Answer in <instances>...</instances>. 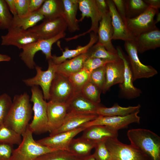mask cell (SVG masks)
<instances>
[{
	"mask_svg": "<svg viewBox=\"0 0 160 160\" xmlns=\"http://www.w3.org/2000/svg\"><path fill=\"white\" fill-rule=\"evenodd\" d=\"M30 102L26 92L15 95L4 123L21 135L32 118L33 110Z\"/></svg>",
	"mask_w": 160,
	"mask_h": 160,
	"instance_id": "cell-1",
	"label": "cell"
},
{
	"mask_svg": "<svg viewBox=\"0 0 160 160\" xmlns=\"http://www.w3.org/2000/svg\"><path fill=\"white\" fill-rule=\"evenodd\" d=\"M127 136L130 144L150 156L153 160H160V137L148 129L129 130Z\"/></svg>",
	"mask_w": 160,
	"mask_h": 160,
	"instance_id": "cell-2",
	"label": "cell"
},
{
	"mask_svg": "<svg viewBox=\"0 0 160 160\" xmlns=\"http://www.w3.org/2000/svg\"><path fill=\"white\" fill-rule=\"evenodd\" d=\"M28 125L22 135V141L14 149L10 160H35L39 157L56 150L42 145L35 140Z\"/></svg>",
	"mask_w": 160,
	"mask_h": 160,
	"instance_id": "cell-3",
	"label": "cell"
},
{
	"mask_svg": "<svg viewBox=\"0 0 160 160\" xmlns=\"http://www.w3.org/2000/svg\"><path fill=\"white\" fill-rule=\"evenodd\" d=\"M30 100L33 103V116L28 127L33 133L40 134L48 132L47 103L38 86L31 87Z\"/></svg>",
	"mask_w": 160,
	"mask_h": 160,
	"instance_id": "cell-4",
	"label": "cell"
},
{
	"mask_svg": "<svg viewBox=\"0 0 160 160\" xmlns=\"http://www.w3.org/2000/svg\"><path fill=\"white\" fill-rule=\"evenodd\" d=\"M66 34L65 32L61 33L56 36L48 39H39L25 46L23 51L19 55L21 59L26 65L30 69H33L36 66L34 60L35 54L41 51L45 56L47 60L51 59V50L53 44L59 39L64 38Z\"/></svg>",
	"mask_w": 160,
	"mask_h": 160,
	"instance_id": "cell-5",
	"label": "cell"
},
{
	"mask_svg": "<svg viewBox=\"0 0 160 160\" xmlns=\"http://www.w3.org/2000/svg\"><path fill=\"white\" fill-rule=\"evenodd\" d=\"M105 144L110 153V160H153L142 150L130 144H124L117 138L107 139Z\"/></svg>",
	"mask_w": 160,
	"mask_h": 160,
	"instance_id": "cell-6",
	"label": "cell"
},
{
	"mask_svg": "<svg viewBox=\"0 0 160 160\" xmlns=\"http://www.w3.org/2000/svg\"><path fill=\"white\" fill-rule=\"evenodd\" d=\"M124 42V47L128 55L133 81L140 79L150 78L157 74V70L152 66L145 65L141 62L134 40Z\"/></svg>",
	"mask_w": 160,
	"mask_h": 160,
	"instance_id": "cell-7",
	"label": "cell"
},
{
	"mask_svg": "<svg viewBox=\"0 0 160 160\" xmlns=\"http://www.w3.org/2000/svg\"><path fill=\"white\" fill-rule=\"evenodd\" d=\"M76 94L68 77L56 72L50 87L49 100L67 103Z\"/></svg>",
	"mask_w": 160,
	"mask_h": 160,
	"instance_id": "cell-8",
	"label": "cell"
},
{
	"mask_svg": "<svg viewBox=\"0 0 160 160\" xmlns=\"http://www.w3.org/2000/svg\"><path fill=\"white\" fill-rule=\"evenodd\" d=\"M159 9L148 7L137 17L127 19L126 26L135 37L139 34L156 27L154 17L158 12Z\"/></svg>",
	"mask_w": 160,
	"mask_h": 160,
	"instance_id": "cell-9",
	"label": "cell"
},
{
	"mask_svg": "<svg viewBox=\"0 0 160 160\" xmlns=\"http://www.w3.org/2000/svg\"><path fill=\"white\" fill-rule=\"evenodd\" d=\"M48 67L46 71H43L41 67L36 65L35 67L36 72V76L33 78L23 81L28 86L39 85L42 90L44 100H49L50 87L56 73V65L53 62L51 59L48 60Z\"/></svg>",
	"mask_w": 160,
	"mask_h": 160,
	"instance_id": "cell-10",
	"label": "cell"
},
{
	"mask_svg": "<svg viewBox=\"0 0 160 160\" xmlns=\"http://www.w3.org/2000/svg\"><path fill=\"white\" fill-rule=\"evenodd\" d=\"M78 3L79 9L81 13L79 22L82 21L86 17H89L91 20V26L85 32L65 39L67 41L76 39L91 32L97 34L99 23L102 16L97 8L95 0H78Z\"/></svg>",
	"mask_w": 160,
	"mask_h": 160,
	"instance_id": "cell-11",
	"label": "cell"
},
{
	"mask_svg": "<svg viewBox=\"0 0 160 160\" xmlns=\"http://www.w3.org/2000/svg\"><path fill=\"white\" fill-rule=\"evenodd\" d=\"M67 25L62 17L53 19L44 18L43 22L29 29L39 39L53 38L61 32H65Z\"/></svg>",
	"mask_w": 160,
	"mask_h": 160,
	"instance_id": "cell-12",
	"label": "cell"
},
{
	"mask_svg": "<svg viewBox=\"0 0 160 160\" xmlns=\"http://www.w3.org/2000/svg\"><path fill=\"white\" fill-rule=\"evenodd\" d=\"M139 112L123 116H98L95 119L85 123L82 127L87 128L94 125H105L118 131L127 128L132 123H139L140 117L138 115Z\"/></svg>",
	"mask_w": 160,
	"mask_h": 160,
	"instance_id": "cell-13",
	"label": "cell"
},
{
	"mask_svg": "<svg viewBox=\"0 0 160 160\" xmlns=\"http://www.w3.org/2000/svg\"><path fill=\"white\" fill-rule=\"evenodd\" d=\"M7 30V33L1 36L2 45H13L22 49L26 45L39 40L28 29L12 26Z\"/></svg>",
	"mask_w": 160,
	"mask_h": 160,
	"instance_id": "cell-14",
	"label": "cell"
},
{
	"mask_svg": "<svg viewBox=\"0 0 160 160\" xmlns=\"http://www.w3.org/2000/svg\"><path fill=\"white\" fill-rule=\"evenodd\" d=\"M82 127L39 139V144L56 150L69 151L70 144L74 137L86 129Z\"/></svg>",
	"mask_w": 160,
	"mask_h": 160,
	"instance_id": "cell-15",
	"label": "cell"
},
{
	"mask_svg": "<svg viewBox=\"0 0 160 160\" xmlns=\"http://www.w3.org/2000/svg\"><path fill=\"white\" fill-rule=\"evenodd\" d=\"M68 104L49 100L47 103L48 130L50 133L63 124L67 113Z\"/></svg>",
	"mask_w": 160,
	"mask_h": 160,
	"instance_id": "cell-16",
	"label": "cell"
},
{
	"mask_svg": "<svg viewBox=\"0 0 160 160\" xmlns=\"http://www.w3.org/2000/svg\"><path fill=\"white\" fill-rule=\"evenodd\" d=\"M116 49L117 54L123 60L124 65L123 80L119 84L121 92L124 96L128 99L137 97L140 95L142 92L133 85L132 74L129 62L121 48L118 47Z\"/></svg>",
	"mask_w": 160,
	"mask_h": 160,
	"instance_id": "cell-17",
	"label": "cell"
},
{
	"mask_svg": "<svg viewBox=\"0 0 160 160\" xmlns=\"http://www.w3.org/2000/svg\"><path fill=\"white\" fill-rule=\"evenodd\" d=\"M110 13L113 29L112 40H121L124 41L133 40L135 37L127 28L126 25L118 12L112 0H106Z\"/></svg>",
	"mask_w": 160,
	"mask_h": 160,
	"instance_id": "cell-18",
	"label": "cell"
},
{
	"mask_svg": "<svg viewBox=\"0 0 160 160\" xmlns=\"http://www.w3.org/2000/svg\"><path fill=\"white\" fill-rule=\"evenodd\" d=\"M113 33L111 17L109 11L102 15L97 31L98 39L97 43L104 46L108 51L117 54L116 49L114 47L111 41Z\"/></svg>",
	"mask_w": 160,
	"mask_h": 160,
	"instance_id": "cell-19",
	"label": "cell"
},
{
	"mask_svg": "<svg viewBox=\"0 0 160 160\" xmlns=\"http://www.w3.org/2000/svg\"><path fill=\"white\" fill-rule=\"evenodd\" d=\"M105 83L102 92L105 93L113 86L121 84L123 80L124 65L121 59L109 62L105 66Z\"/></svg>",
	"mask_w": 160,
	"mask_h": 160,
	"instance_id": "cell-20",
	"label": "cell"
},
{
	"mask_svg": "<svg viewBox=\"0 0 160 160\" xmlns=\"http://www.w3.org/2000/svg\"><path fill=\"white\" fill-rule=\"evenodd\" d=\"M96 114H81L67 113L63 122L57 129L50 133L49 136L71 131L81 127L85 123L97 118Z\"/></svg>",
	"mask_w": 160,
	"mask_h": 160,
	"instance_id": "cell-21",
	"label": "cell"
},
{
	"mask_svg": "<svg viewBox=\"0 0 160 160\" xmlns=\"http://www.w3.org/2000/svg\"><path fill=\"white\" fill-rule=\"evenodd\" d=\"M134 41L138 52L140 53L159 48L160 47V31L156 27L135 37Z\"/></svg>",
	"mask_w": 160,
	"mask_h": 160,
	"instance_id": "cell-22",
	"label": "cell"
},
{
	"mask_svg": "<svg viewBox=\"0 0 160 160\" xmlns=\"http://www.w3.org/2000/svg\"><path fill=\"white\" fill-rule=\"evenodd\" d=\"M68 104L67 113L81 114H96L100 105L93 103L86 98L81 93L76 94Z\"/></svg>",
	"mask_w": 160,
	"mask_h": 160,
	"instance_id": "cell-23",
	"label": "cell"
},
{
	"mask_svg": "<svg viewBox=\"0 0 160 160\" xmlns=\"http://www.w3.org/2000/svg\"><path fill=\"white\" fill-rule=\"evenodd\" d=\"M118 130L110 127L101 125L92 126L84 131L81 137L97 143L111 138H117Z\"/></svg>",
	"mask_w": 160,
	"mask_h": 160,
	"instance_id": "cell-24",
	"label": "cell"
},
{
	"mask_svg": "<svg viewBox=\"0 0 160 160\" xmlns=\"http://www.w3.org/2000/svg\"><path fill=\"white\" fill-rule=\"evenodd\" d=\"M90 40L86 45L82 46H79L74 49H69L68 47L65 49V50L62 52V54L59 56L54 55L52 56L51 59L55 64H60L67 59H71L81 54L86 53L89 49L95 44L97 43L98 39L97 34L93 32L90 33Z\"/></svg>",
	"mask_w": 160,
	"mask_h": 160,
	"instance_id": "cell-25",
	"label": "cell"
},
{
	"mask_svg": "<svg viewBox=\"0 0 160 160\" xmlns=\"http://www.w3.org/2000/svg\"><path fill=\"white\" fill-rule=\"evenodd\" d=\"M63 11L62 17L71 33L79 30L76 16L79 8L78 0H62Z\"/></svg>",
	"mask_w": 160,
	"mask_h": 160,
	"instance_id": "cell-26",
	"label": "cell"
},
{
	"mask_svg": "<svg viewBox=\"0 0 160 160\" xmlns=\"http://www.w3.org/2000/svg\"><path fill=\"white\" fill-rule=\"evenodd\" d=\"M87 57L85 53L66 60L56 65V72L69 77L84 68V63Z\"/></svg>",
	"mask_w": 160,
	"mask_h": 160,
	"instance_id": "cell-27",
	"label": "cell"
},
{
	"mask_svg": "<svg viewBox=\"0 0 160 160\" xmlns=\"http://www.w3.org/2000/svg\"><path fill=\"white\" fill-rule=\"evenodd\" d=\"M140 104L135 106L122 107L115 103L109 108L100 106L96 110V114L98 116H123L140 111Z\"/></svg>",
	"mask_w": 160,
	"mask_h": 160,
	"instance_id": "cell-28",
	"label": "cell"
},
{
	"mask_svg": "<svg viewBox=\"0 0 160 160\" xmlns=\"http://www.w3.org/2000/svg\"><path fill=\"white\" fill-rule=\"evenodd\" d=\"M97 143L81 137L73 139L70 144L69 151L78 158L85 156L90 154Z\"/></svg>",
	"mask_w": 160,
	"mask_h": 160,
	"instance_id": "cell-29",
	"label": "cell"
},
{
	"mask_svg": "<svg viewBox=\"0 0 160 160\" xmlns=\"http://www.w3.org/2000/svg\"><path fill=\"white\" fill-rule=\"evenodd\" d=\"M37 11L44 17V18L62 17L63 11L62 0H45Z\"/></svg>",
	"mask_w": 160,
	"mask_h": 160,
	"instance_id": "cell-30",
	"label": "cell"
},
{
	"mask_svg": "<svg viewBox=\"0 0 160 160\" xmlns=\"http://www.w3.org/2000/svg\"><path fill=\"white\" fill-rule=\"evenodd\" d=\"M44 18V17L38 11L30 12L28 15L23 17H19L17 15L13 16L12 26L28 30L36 26L38 22L43 20Z\"/></svg>",
	"mask_w": 160,
	"mask_h": 160,
	"instance_id": "cell-31",
	"label": "cell"
},
{
	"mask_svg": "<svg viewBox=\"0 0 160 160\" xmlns=\"http://www.w3.org/2000/svg\"><path fill=\"white\" fill-rule=\"evenodd\" d=\"M85 54L87 58H98L110 61H116L120 59L117 54L108 51L104 46L97 42L92 46Z\"/></svg>",
	"mask_w": 160,
	"mask_h": 160,
	"instance_id": "cell-32",
	"label": "cell"
},
{
	"mask_svg": "<svg viewBox=\"0 0 160 160\" xmlns=\"http://www.w3.org/2000/svg\"><path fill=\"white\" fill-rule=\"evenodd\" d=\"M22 135L4 123L0 125V143L19 145Z\"/></svg>",
	"mask_w": 160,
	"mask_h": 160,
	"instance_id": "cell-33",
	"label": "cell"
},
{
	"mask_svg": "<svg viewBox=\"0 0 160 160\" xmlns=\"http://www.w3.org/2000/svg\"><path fill=\"white\" fill-rule=\"evenodd\" d=\"M125 6L127 19L137 17L148 7L143 0H125Z\"/></svg>",
	"mask_w": 160,
	"mask_h": 160,
	"instance_id": "cell-34",
	"label": "cell"
},
{
	"mask_svg": "<svg viewBox=\"0 0 160 160\" xmlns=\"http://www.w3.org/2000/svg\"><path fill=\"white\" fill-rule=\"evenodd\" d=\"M90 73V72L84 68L68 77L76 94L80 93L84 87L89 81Z\"/></svg>",
	"mask_w": 160,
	"mask_h": 160,
	"instance_id": "cell-35",
	"label": "cell"
},
{
	"mask_svg": "<svg viewBox=\"0 0 160 160\" xmlns=\"http://www.w3.org/2000/svg\"><path fill=\"white\" fill-rule=\"evenodd\" d=\"M102 90L90 81L82 89L81 93L87 99L97 105H99L101 100L100 95Z\"/></svg>",
	"mask_w": 160,
	"mask_h": 160,
	"instance_id": "cell-36",
	"label": "cell"
},
{
	"mask_svg": "<svg viewBox=\"0 0 160 160\" xmlns=\"http://www.w3.org/2000/svg\"><path fill=\"white\" fill-rule=\"evenodd\" d=\"M78 159L70 151L57 150L41 155L35 160H78Z\"/></svg>",
	"mask_w": 160,
	"mask_h": 160,
	"instance_id": "cell-37",
	"label": "cell"
},
{
	"mask_svg": "<svg viewBox=\"0 0 160 160\" xmlns=\"http://www.w3.org/2000/svg\"><path fill=\"white\" fill-rule=\"evenodd\" d=\"M13 20L5 0H0V29H8L12 25Z\"/></svg>",
	"mask_w": 160,
	"mask_h": 160,
	"instance_id": "cell-38",
	"label": "cell"
},
{
	"mask_svg": "<svg viewBox=\"0 0 160 160\" xmlns=\"http://www.w3.org/2000/svg\"><path fill=\"white\" fill-rule=\"evenodd\" d=\"M105 66L93 70L90 72V75L89 81L96 85L102 91L105 83Z\"/></svg>",
	"mask_w": 160,
	"mask_h": 160,
	"instance_id": "cell-39",
	"label": "cell"
},
{
	"mask_svg": "<svg viewBox=\"0 0 160 160\" xmlns=\"http://www.w3.org/2000/svg\"><path fill=\"white\" fill-rule=\"evenodd\" d=\"M12 103L11 97L7 94L0 95V125L4 123Z\"/></svg>",
	"mask_w": 160,
	"mask_h": 160,
	"instance_id": "cell-40",
	"label": "cell"
},
{
	"mask_svg": "<svg viewBox=\"0 0 160 160\" xmlns=\"http://www.w3.org/2000/svg\"><path fill=\"white\" fill-rule=\"evenodd\" d=\"M106 140L97 143L95 147V152L93 154L95 160H110V155L105 144Z\"/></svg>",
	"mask_w": 160,
	"mask_h": 160,
	"instance_id": "cell-41",
	"label": "cell"
},
{
	"mask_svg": "<svg viewBox=\"0 0 160 160\" xmlns=\"http://www.w3.org/2000/svg\"><path fill=\"white\" fill-rule=\"evenodd\" d=\"M110 62L112 61L100 58L88 57L84 62V68L91 72L97 68L105 66Z\"/></svg>",
	"mask_w": 160,
	"mask_h": 160,
	"instance_id": "cell-42",
	"label": "cell"
},
{
	"mask_svg": "<svg viewBox=\"0 0 160 160\" xmlns=\"http://www.w3.org/2000/svg\"><path fill=\"white\" fill-rule=\"evenodd\" d=\"M17 15L23 17L28 15L30 0H14Z\"/></svg>",
	"mask_w": 160,
	"mask_h": 160,
	"instance_id": "cell-43",
	"label": "cell"
},
{
	"mask_svg": "<svg viewBox=\"0 0 160 160\" xmlns=\"http://www.w3.org/2000/svg\"><path fill=\"white\" fill-rule=\"evenodd\" d=\"M14 150L13 145L0 143V160H10Z\"/></svg>",
	"mask_w": 160,
	"mask_h": 160,
	"instance_id": "cell-44",
	"label": "cell"
},
{
	"mask_svg": "<svg viewBox=\"0 0 160 160\" xmlns=\"http://www.w3.org/2000/svg\"><path fill=\"white\" fill-rule=\"evenodd\" d=\"M117 11L126 25L127 18L125 6V0H112Z\"/></svg>",
	"mask_w": 160,
	"mask_h": 160,
	"instance_id": "cell-45",
	"label": "cell"
},
{
	"mask_svg": "<svg viewBox=\"0 0 160 160\" xmlns=\"http://www.w3.org/2000/svg\"><path fill=\"white\" fill-rule=\"evenodd\" d=\"M95 1L97 8L101 16L109 12L106 0H95Z\"/></svg>",
	"mask_w": 160,
	"mask_h": 160,
	"instance_id": "cell-46",
	"label": "cell"
},
{
	"mask_svg": "<svg viewBox=\"0 0 160 160\" xmlns=\"http://www.w3.org/2000/svg\"><path fill=\"white\" fill-rule=\"evenodd\" d=\"M45 0H30L29 11L33 12L37 11L41 7Z\"/></svg>",
	"mask_w": 160,
	"mask_h": 160,
	"instance_id": "cell-47",
	"label": "cell"
},
{
	"mask_svg": "<svg viewBox=\"0 0 160 160\" xmlns=\"http://www.w3.org/2000/svg\"><path fill=\"white\" fill-rule=\"evenodd\" d=\"M10 11L13 16L17 15L14 0H5Z\"/></svg>",
	"mask_w": 160,
	"mask_h": 160,
	"instance_id": "cell-48",
	"label": "cell"
},
{
	"mask_svg": "<svg viewBox=\"0 0 160 160\" xmlns=\"http://www.w3.org/2000/svg\"><path fill=\"white\" fill-rule=\"evenodd\" d=\"M144 1L148 7L157 9L160 7V0H144Z\"/></svg>",
	"mask_w": 160,
	"mask_h": 160,
	"instance_id": "cell-49",
	"label": "cell"
},
{
	"mask_svg": "<svg viewBox=\"0 0 160 160\" xmlns=\"http://www.w3.org/2000/svg\"><path fill=\"white\" fill-rule=\"evenodd\" d=\"M11 59V58L9 56L0 54V62L9 61Z\"/></svg>",
	"mask_w": 160,
	"mask_h": 160,
	"instance_id": "cell-50",
	"label": "cell"
},
{
	"mask_svg": "<svg viewBox=\"0 0 160 160\" xmlns=\"http://www.w3.org/2000/svg\"><path fill=\"white\" fill-rule=\"evenodd\" d=\"M78 160H95L93 154L78 158Z\"/></svg>",
	"mask_w": 160,
	"mask_h": 160,
	"instance_id": "cell-51",
	"label": "cell"
},
{
	"mask_svg": "<svg viewBox=\"0 0 160 160\" xmlns=\"http://www.w3.org/2000/svg\"><path fill=\"white\" fill-rule=\"evenodd\" d=\"M156 19L155 20V24H156L157 23L159 22L160 21V13L158 12L156 14Z\"/></svg>",
	"mask_w": 160,
	"mask_h": 160,
	"instance_id": "cell-52",
	"label": "cell"
}]
</instances>
